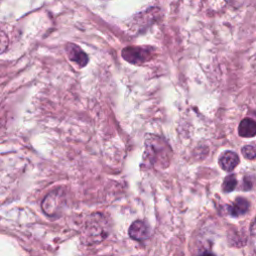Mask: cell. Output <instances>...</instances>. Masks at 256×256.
<instances>
[{"label": "cell", "instance_id": "6da1fadb", "mask_svg": "<svg viewBox=\"0 0 256 256\" xmlns=\"http://www.w3.org/2000/svg\"><path fill=\"white\" fill-rule=\"evenodd\" d=\"M107 233L104 217L99 214L92 215L85 228L86 238L92 242H99L107 236Z\"/></svg>", "mask_w": 256, "mask_h": 256}, {"label": "cell", "instance_id": "7a4b0ae2", "mask_svg": "<svg viewBox=\"0 0 256 256\" xmlns=\"http://www.w3.org/2000/svg\"><path fill=\"white\" fill-rule=\"evenodd\" d=\"M152 56L150 47H135L129 46L122 50V57L129 63L141 64L148 61Z\"/></svg>", "mask_w": 256, "mask_h": 256}, {"label": "cell", "instance_id": "3957f363", "mask_svg": "<svg viewBox=\"0 0 256 256\" xmlns=\"http://www.w3.org/2000/svg\"><path fill=\"white\" fill-rule=\"evenodd\" d=\"M64 193L60 191H52L49 193L42 202V208L43 211L49 215L53 216L57 214L64 204Z\"/></svg>", "mask_w": 256, "mask_h": 256}, {"label": "cell", "instance_id": "277c9868", "mask_svg": "<svg viewBox=\"0 0 256 256\" xmlns=\"http://www.w3.org/2000/svg\"><path fill=\"white\" fill-rule=\"evenodd\" d=\"M66 52L69 57V59L76 64H78L80 67H84L88 63V56L83 52V50L77 46L76 44L69 43L66 46Z\"/></svg>", "mask_w": 256, "mask_h": 256}, {"label": "cell", "instance_id": "5b68a950", "mask_svg": "<svg viewBox=\"0 0 256 256\" xmlns=\"http://www.w3.org/2000/svg\"><path fill=\"white\" fill-rule=\"evenodd\" d=\"M129 236L137 241L145 240L149 236V228L141 220L134 221L129 228Z\"/></svg>", "mask_w": 256, "mask_h": 256}, {"label": "cell", "instance_id": "8992f818", "mask_svg": "<svg viewBox=\"0 0 256 256\" xmlns=\"http://www.w3.org/2000/svg\"><path fill=\"white\" fill-rule=\"evenodd\" d=\"M239 157L235 152L226 151L219 158L220 167L225 171H232V170L238 165Z\"/></svg>", "mask_w": 256, "mask_h": 256}, {"label": "cell", "instance_id": "52a82bcc", "mask_svg": "<svg viewBox=\"0 0 256 256\" xmlns=\"http://www.w3.org/2000/svg\"><path fill=\"white\" fill-rule=\"evenodd\" d=\"M238 133L242 137H253L256 135V121L245 118L243 119L238 127Z\"/></svg>", "mask_w": 256, "mask_h": 256}, {"label": "cell", "instance_id": "ba28073f", "mask_svg": "<svg viewBox=\"0 0 256 256\" xmlns=\"http://www.w3.org/2000/svg\"><path fill=\"white\" fill-rule=\"evenodd\" d=\"M249 208V203L246 201V199L244 198H237L235 200V202L229 207L228 211L232 216H239V215H243L247 212Z\"/></svg>", "mask_w": 256, "mask_h": 256}, {"label": "cell", "instance_id": "9c48e42d", "mask_svg": "<svg viewBox=\"0 0 256 256\" xmlns=\"http://www.w3.org/2000/svg\"><path fill=\"white\" fill-rule=\"evenodd\" d=\"M242 154L247 159L256 158V142H253V143H250L248 145H245L242 148Z\"/></svg>", "mask_w": 256, "mask_h": 256}, {"label": "cell", "instance_id": "30bf717a", "mask_svg": "<svg viewBox=\"0 0 256 256\" xmlns=\"http://www.w3.org/2000/svg\"><path fill=\"white\" fill-rule=\"evenodd\" d=\"M236 184H237V181H236V178L234 177V175H229L225 178V180L223 182V190L225 192H230L236 187Z\"/></svg>", "mask_w": 256, "mask_h": 256}, {"label": "cell", "instance_id": "8fae6325", "mask_svg": "<svg viewBox=\"0 0 256 256\" xmlns=\"http://www.w3.org/2000/svg\"><path fill=\"white\" fill-rule=\"evenodd\" d=\"M251 65H252V68L254 69V71L256 72V54L251 59Z\"/></svg>", "mask_w": 256, "mask_h": 256}, {"label": "cell", "instance_id": "7c38bea8", "mask_svg": "<svg viewBox=\"0 0 256 256\" xmlns=\"http://www.w3.org/2000/svg\"><path fill=\"white\" fill-rule=\"evenodd\" d=\"M200 256H215L213 253H211V252H204L203 254H201Z\"/></svg>", "mask_w": 256, "mask_h": 256}]
</instances>
